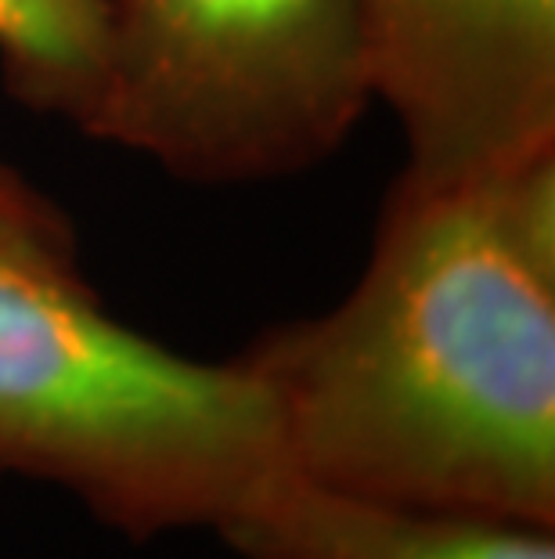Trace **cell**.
Wrapping results in <instances>:
<instances>
[{
	"instance_id": "6da1fadb",
	"label": "cell",
	"mask_w": 555,
	"mask_h": 559,
	"mask_svg": "<svg viewBox=\"0 0 555 559\" xmlns=\"http://www.w3.org/2000/svg\"><path fill=\"white\" fill-rule=\"evenodd\" d=\"M239 361L297 477L552 531L555 148L451 185L400 177L353 289Z\"/></svg>"
},
{
	"instance_id": "7a4b0ae2",
	"label": "cell",
	"mask_w": 555,
	"mask_h": 559,
	"mask_svg": "<svg viewBox=\"0 0 555 559\" xmlns=\"http://www.w3.org/2000/svg\"><path fill=\"white\" fill-rule=\"evenodd\" d=\"M281 466L264 386L116 321L73 231L0 217V480L73 495L130 542L220 523Z\"/></svg>"
},
{
	"instance_id": "3957f363",
	"label": "cell",
	"mask_w": 555,
	"mask_h": 559,
	"mask_svg": "<svg viewBox=\"0 0 555 559\" xmlns=\"http://www.w3.org/2000/svg\"><path fill=\"white\" fill-rule=\"evenodd\" d=\"M91 138L198 185L306 170L375 98L358 0H101Z\"/></svg>"
},
{
	"instance_id": "277c9868",
	"label": "cell",
	"mask_w": 555,
	"mask_h": 559,
	"mask_svg": "<svg viewBox=\"0 0 555 559\" xmlns=\"http://www.w3.org/2000/svg\"><path fill=\"white\" fill-rule=\"evenodd\" d=\"M405 177L451 185L555 148V0H358Z\"/></svg>"
},
{
	"instance_id": "5b68a950",
	"label": "cell",
	"mask_w": 555,
	"mask_h": 559,
	"mask_svg": "<svg viewBox=\"0 0 555 559\" xmlns=\"http://www.w3.org/2000/svg\"><path fill=\"white\" fill-rule=\"evenodd\" d=\"M217 534L242 559H555L545 527L339 495L286 466Z\"/></svg>"
},
{
	"instance_id": "8992f818",
	"label": "cell",
	"mask_w": 555,
	"mask_h": 559,
	"mask_svg": "<svg viewBox=\"0 0 555 559\" xmlns=\"http://www.w3.org/2000/svg\"><path fill=\"white\" fill-rule=\"evenodd\" d=\"M0 69L19 102L91 134L105 91L101 0H0Z\"/></svg>"
},
{
	"instance_id": "52a82bcc",
	"label": "cell",
	"mask_w": 555,
	"mask_h": 559,
	"mask_svg": "<svg viewBox=\"0 0 555 559\" xmlns=\"http://www.w3.org/2000/svg\"><path fill=\"white\" fill-rule=\"evenodd\" d=\"M0 217L29 221V224H40V228H51V231H69V224L62 221V213L55 210V202L40 195L33 185L22 181V177L4 163H0Z\"/></svg>"
}]
</instances>
